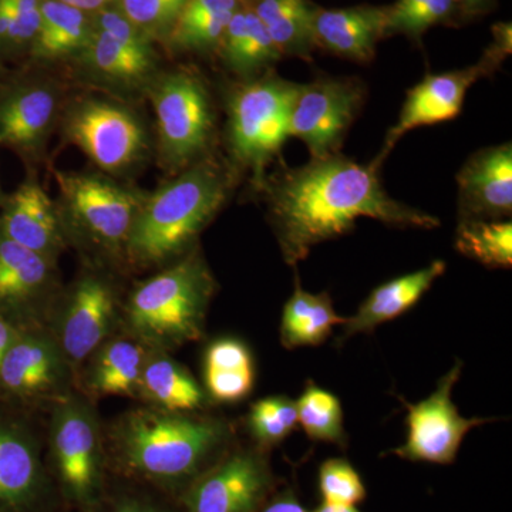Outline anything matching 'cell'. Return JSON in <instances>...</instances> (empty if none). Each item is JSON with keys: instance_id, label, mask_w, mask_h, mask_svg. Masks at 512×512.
I'll return each mask as SVG.
<instances>
[{"instance_id": "cell-42", "label": "cell", "mask_w": 512, "mask_h": 512, "mask_svg": "<svg viewBox=\"0 0 512 512\" xmlns=\"http://www.w3.org/2000/svg\"><path fill=\"white\" fill-rule=\"evenodd\" d=\"M16 338H18L16 330L6 320L0 318V363H2L3 357H5L6 352H8Z\"/></svg>"}, {"instance_id": "cell-34", "label": "cell", "mask_w": 512, "mask_h": 512, "mask_svg": "<svg viewBox=\"0 0 512 512\" xmlns=\"http://www.w3.org/2000/svg\"><path fill=\"white\" fill-rule=\"evenodd\" d=\"M451 0H396L386 8V35L404 33L419 37L431 26L453 15Z\"/></svg>"}, {"instance_id": "cell-32", "label": "cell", "mask_w": 512, "mask_h": 512, "mask_svg": "<svg viewBox=\"0 0 512 512\" xmlns=\"http://www.w3.org/2000/svg\"><path fill=\"white\" fill-rule=\"evenodd\" d=\"M456 248L460 254L488 268L510 269L512 224L510 221H461Z\"/></svg>"}, {"instance_id": "cell-17", "label": "cell", "mask_w": 512, "mask_h": 512, "mask_svg": "<svg viewBox=\"0 0 512 512\" xmlns=\"http://www.w3.org/2000/svg\"><path fill=\"white\" fill-rule=\"evenodd\" d=\"M114 299L109 285L96 278L80 282L67 306L62 325V349L72 362H82L109 335Z\"/></svg>"}, {"instance_id": "cell-20", "label": "cell", "mask_w": 512, "mask_h": 512, "mask_svg": "<svg viewBox=\"0 0 512 512\" xmlns=\"http://www.w3.org/2000/svg\"><path fill=\"white\" fill-rule=\"evenodd\" d=\"M45 478L32 441L0 427V510H28L42 495Z\"/></svg>"}, {"instance_id": "cell-10", "label": "cell", "mask_w": 512, "mask_h": 512, "mask_svg": "<svg viewBox=\"0 0 512 512\" xmlns=\"http://www.w3.org/2000/svg\"><path fill=\"white\" fill-rule=\"evenodd\" d=\"M158 138L165 163L184 167L204 153L212 136L214 114L204 83L188 73H174L154 92Z\"/></svg>"}, {"instance_id": "cell-11", "label": "cell", "mask_w": 512, "mask_h": 512, "mask_svg": "<svg viewBox=\"0 0 512 512\" xmlns=\"http://www.w3.org/2000/svg\"><path fill=\"white\" fill-rule=\"evenodd\" d=\"M275 488L262 451L238 450L221 457L181 493L185 512H258Z\"/></svg>"}, {"instance_id": "cell-19", "label": "cell", "mask_w": 512, "mask_h": 512, "mask_svg": "<svg viewBox=\"0 0 512 512\" xmlns=\"http://www.w3.org/2000/svg\"><path fill=\"white\" fill-rule=\"evenodd\" d=\"M56 114V96L43 84H26L0 99V144L20 153L42 147Z\"/></svg>"}, {"instance_id": "cell-6", "label": "cell", "mask_w": 512, "mask_h": 512, "mask_svg": "<svg viewBox=\"0 0 512 512\" xmlns=\"http://www.w3.org/2000/svg\"><path fill=\"white\" fill-rule=\"evenodd\" d=\"M53 471L67 503L92 512L103 498L99 427L89 407L70 402L57 409L52 430Z\"/></svg>"}, {"instance_id": "cell-14", "label": "cell", "mask_w": 512, "mask_h": 512, "mask_svg": "<svg viewBox=\"0 0 512 512\" xmlns=\"http://www.w3.org/2000/svg\"><path fill=\"white\" fill-rule=\"evenodd\" d=\"M461 221H503L512 212L511 144L484 148L457 175Z\"/></svg>"}, {"instance_id": "cell-21", "label": "cell", "mask_w": 512, "mask_h": 512, "mask_svg": "<svg viewBox=\"0 0 512 512\" xmlns=\"http://www.w3.org/2000/svg\"><path fill=\"white\" fill-rule=\"evenodd\" d=\"M62 379L59 350L39 336H18L0 363V382L13 393H49Z\"/></svg>"}, {"instance_id": "cell-27", "label": "cell", "mask_w": 512, "mask_h": 512, "mask_svg": "<svg viewBox=\"0 0 512 512\" xmlns=\"http://www.w3.org/2000/svg\"><path fill=\"white\" fill-rule=\"evenodd\" d=\"M86 12L60 0H42V19L33 40L37 59L57 60L82 52L92 35Z\"/></svg>"}, {"instance_id": "cell-12", "label": "cell", "mask_w": 512, "mask_h": 512, "mask_svg": "<svg viewBox=\"0 0 512 512\" xmlns=\"http://www.w3.org/2000/svg\"><path fill=\"white\" fill-rule=\"evenodd\" d=\"M66 136L106 171L130 167L146 147V133L137 117L100 100L86 101L69 114Z\"/></svg>"}, {"instance_id": "cell-43", "label": "cell", "mask_w": 512, "mask_h": 512, "mask_svg": "<svg viewBox=\"0 0 512 512\" xmlns=\"http://www.w3.org/2000/svg\"><path fill=\"white\" fill-rule=\"evenodd\" d=\"M66 5L82 10V12H99L104 6L109 5L113 0H60Z\"/></svg>"}, {"instance_id": "cell-38", "label": "cell", "mask_w": 512, "mask_h": 512, "mask_svg": "<svg viewBox=\"0 0 512 512\" xmlns=\"http://www.w3.org/2000/svg\"><path fill=\"white\" fill-rule=\"evenodd\" d=\"M12 18V45L33 42L42 19V0H8Z\"/></svg>"}, {"instance_id": "cell-25", "label": "cell", "mask_w": 512, "mask_h": 512, "mask_svg": "<svg viewBox=\"0 0 512 512\" xmlns=\"http://www.w3.org/2000/svg\"><path fill=\"white\" fill-rule=\"evenodd\" d=\"M138 392L170 413L194 412L205 403L204 390L191 373L164 356L146 360Z\"/></svg>"}, {"instance_id": "cell-45", "label": "cell", "mask_w": 512, "mask_h": 512, "mask_svg": "<svg viewBox=\"0 0 512 512\" xmlns=\"http://www.w3.org/2000/svg\"><path fill=\"white\" fill-rule=\"evenodd\" d=\"M454 3V6H458V8H463L466 10H476L480 9L481 6L484 5L487 0H451Z\"/></svg>"}, {"instance_id": "cell-5", "label": "cell", "mask_w": 512, "mask_h": 512, "mask_svg": "<svg viewBox=\"0 0 512 512\" xmlns=\"http://www.w3.org/2000/svg\"><path fill=\"white\" fill-rule=\"evenodd\" d=\"M299 84L278 76L249 82L229 100L228 136L232 156L262 183L266 165L289 137V117Z\"/></svg>"}, {"instance_id": "cell-36", "label": "cell", "mask_w": 512, "mask_h": 512, "mask_svg": "<svg viewBox=\"0 0 512 512\" xmlns=\"http://www.w3.org/2000/svg\"><path fill=\"white\" fill-rule=\"evenodd\" d=\"M187 0H120V12L147 37L170 33Z\"/></svg>"}, {"instance_id": "cell-8", "label": "cell", "mask_w": 512, "mask_h": 512, "mask_svg": "<svg viewBox=\"0 0 512 512\" xmlns=\"http://www.w3.org/2000/svg\"><path fill=\"white\" fill-rule=\"evenodd\" d=\"M511 52V28L503 26L497 33L494 46L490 47L483 59L474 66L454 72L427 74L417 86L407 93L403 109L396 126L390 128L384 141L382 153L373 161L380 167L387 154L397 141L414 128L433 126L443 121L453 120L463 109L468 89L481 77L488 76Z\"/></svg>"}, {"instance_id": "cell-18", "label": "cell", "mask_w": 512, "mask_h": 512, "mask_svg": "<svg viewBox=\"0 0 512 512\" xmlns=\"http://www.w3.org/2000/svg\"><path fill=\"white\" fill-rule=\"evenodd\" d=\"M0 231L10 241L50 258L60 244L53 202L37 181H25L10 195L0 217Z\"/></svg>"}, {"instance_id": "cell-23", "label": "cell", "mask_w": 512, "mask_h": 512, "mask_svg": "<svg viewBox=\"0 0 512 512\" xmlns=\"http://www.w3.org/2000/svg\"><path fill=\"white\" fill-rule=\"evenodd\" d=\"M205 387L212 399L235 403L254 389L255 365L251 350L241 340H214L204 357Z\"/></svg>"}, {"instance_id": "cell-15", "label": "cell", "mask_w": 512, "mask_h": 512, "mask_svg": "<svg viewBox=\"0 0 512 512\" xmlns=\"http://www.w3.org/2000/svg\"><path fill=\"white\" fill-rule=\"evenodd\" d=\"M386 35V8L316 10L313 22L315 46L353 62L367 63Z\"/></svg>"}, {"instance_id": "cell-40", "label": "cell", "mask_w": 512, "mask_h": 512, "mask_svg": "<svg viewBox=\"0 0 512 512\" xmlns=\"http://www.w3.org/2000/svg\"><path fill=\"white\" fill-rule=\"evenodd\" d=\"M258 512H309L301 504L292 490H285L282 493L269 498Z\"/></svg>"}, {"instance_id": "cell-13", "label": "cell", "mask_w": 512, "mask_h": 512, "mask_svg": "<svg viewBox=\"0 0 512 512\" xmlns=\"http://www.w3.org/2000/svg\"><path fill=\"white\" fill-rule=\"evenodd\" d=\"M67 208L94 239L109 247L127 244L140 204L130 191L97 175L59 174Z\"/></svg>"}, {"instance_id": "cell-22", "label": "cell", "mask_w": 512, "mask_h": 512, "mask_svg": "<svg viewBox=\"0 0 512 512\" xmlns=\"http://www.w3.org/2000/svg\"><path fill=\"white\" fill-rule=\"evenodd\" d=\"M345 319L333 308L328 293L305 291L296 276L295 289L282 312L279 328L282 346L292 350L322 345L332 335L333 328L343 325Z\"/></svg>"}, {"instance_id": "cell-39", "label": "cell", "mask_w": 512, "mask_h": 512, "mask_svg": "<svg viewBox=\"0 0 512 512\" xmlns=\"http://www.w3.org/2000/svg\"><path fill=\"white\" fill-rule=\"evenodd\" d=\"M92 512H173L165 505L158 503L146 495L123 494L111 498L109 503L104 504L100 500Z\"/></svg>"}, {"instance_id": "cell-4", "label": "cell", "mask_w": 512, "mask_h": 512, "mask_svg": "<svg viewBox=\"0 0 512 512\" xmlns=\"http://www.w3.org/2000/svg\"><path fill=\"white\" fill-rule=\"evenodd\" d=\"M214 288L210 269L192 255L138 286L128 303V323L161 348L200 339Z\"/></svg>"}, {"instance_id": "cell-30", "label": "cell", "mask_w": 512, "mask_h": 512, "mask_svg": "<svg viewBox=\"0 0 512 512\" xmlns=\"http://www.w3.org/2000/svg\"><path fill=\"white\" fill-rule=\"evenodd\" d=\"M49 278V258L10 241L0 231V305L35 296Z\"/></svg>"}, {"instance_id": "cell-44", "label": "cell", "mask_w": 512, "mask_h": 512, "mask_svg": "<svg viewBox=\"0 0 512 512\" xmlns=\"http://www.w3.org/2000/svg\"><path fill=\"white\" fill-rule=\"evenodd\" d=\"M313 512H362L356 505L322 503Z\"/></svg>"}, {"instance_id": "cell-26", "label": "cell", "mask_w": 512, "mask_h": 512, "mask_svg": "<svg viewBox=\"0 0 512 512\" xmlns=\"http://www.w3.org/2000/svg\"><path fill=\"white\" fill-rule=\"evenodd\" d=\"M316 10L306 0H256L258 16L281 55L311 56Z\"/></svg>"}, {"instance_id": "cell-41", "label": "cell", "mask_w": 512, "mask_h": 512, "mask_svg": "<svg viewBox=\"0 0 512 512\" xmlns=\"http://www.w3.org/2000/svg\"><path fill=\"white\" fill-rule=\"evenodd\" d=\"M12 18L8 0H0V45H12Z\"/></svg>"}, {"instance_id": "cell-7", "label": "cell", "mask_w": 512, "mask_h": 512, "mask_svg": "<svg viewBox=\"0 0 512 512\" xmlns=\"http://www.w3.org/2000/svg\"><path fill=\"white\" fill-rule=\"evenodd\" d=\"M463 362H457L441 377L436 390L417 403L402 400L407 410V437L392 454L407 461L451 464L456 460L464 437L476 427L494 419L464 417L453 402L454 386L460 380Z\"/></svg>"}, {"instance_id": "cell-16", "label": "cell", "mask_w": 512, "mask_h": 512, "mask_svg": "<svg viewBox=\"0 0 512 512\" xmlns=\"http://www.w3.org/2000/svg\"><path fill=\"white\" fill-rule=\"evenodd\" d=\"M444 272L446 264L434 261L426 268L377 286L362 302L355 315L345 319L338 342L343 343L362 333L375 332L380 325L400 318L419 303Z\"/></svg>"}, {"instance_id": "cell-33", "label": "cell", "mask_w": 512, "mask_h": 512, "mask_svg": "<svg viewBox=\"0 0 512 512\" xmlns=\"http://www.w3.org/2000/svg\"><path fill=\"white\" fill-rule=\"evenodd\" d=\"M296 402L291 397L269 396L252 403L248 427L261 448L278 446L288 439L298 426Z\"/></svg>"}, {"instance_id": "cell-29", "label": "cell", "mask_w": 512, "mask_h": 512, "mask_svg": "<svg viewBox=\"0 0 512 512\" xmlns=\"http://www.w3.org/2000/svg\"><path fill=\"white\" fill-rule=\"evenodd\" d=\"M146 360L143 346L114 340L99 350L90 373V389L100 396H131L138 392Z\"/></svg>"}, {"instance_id": "cell-3", "label": "cell", "mask_w": 512, "mask_h": 512, "mask_svg": "<svg viewBox=\"0 0 512 512\" xmlns=\"http://www.w3.org/2000/svg\"><path fill=\"white\" fill-rule=\"evenodd\" d=\"M227 191V177L217 164L194 165L140 205L128 251L148 264L180 254L220 210Z\"/></svg>"}, {"instance_id": "cell-37", "label": "cell", "mask_w": 512, "mask_h": 512, "mask_svg": "<svg viewBox=\"0 0 512 512\" xmlns=\"http://www.w3.org/2000/svg\"><path fill=\"white\" fill-rule=\"evenodd\" d=\"M237 10L200 16V18L177 20L170 32L171 42L181 49H210V47L221 43L229 20Z\"/></svg>"}, {"instance_id": "cell-24", "label": "cell", "mask_w": 512, "mask_h": 512, "mask_svg": "<svg viewBox=\"0 0 512 512\" xmlns=\"http://www.w3.org/2000/svg\"><path fill=\"white\" fill-rule=\"evenodd\" d=\"M222 57L232 72L252 76L281 59L265 26L252 10H237L221 40Z\"/></svg>"}, {"instance_id": "cell-1", "label": "cell", "mask_w": 512, "mask_h": 512, "mask_svg": "<svg viewBox=\"0 0 512 512\" xmlns=\"http://www.w3.org/2000/svg\"><path fill=\"white\" fill-rule=\"evenodd\" d=\"M375 164L362 165L340 154L312 158L266 181L269 214L286 264L308 258L313 247L348 234L359 218L402 228L433 229V215L393 200Z\"/></svg>"}, {"instance_id": "cell-28", "label": "cell", "mask_w": 512, "mask_h": 512, "mask_svg": "<svg viewBox=\"0 0 512 512\" xmlns=\"http://www.w3.org/2000/svg\"><path fill=\"white\" fill-rule=\"evenodd\" d=\"M82 52L94 72L127 86L143 82L154 70L153 49H133L94 26Z\"/></svg>"}, {"instance_id": "cell-9", "label": "cell", "mask_w": 512, "mask_h": 512, "mask_svg": "<svg viewBox=\"0 0 512 512\" xmlns=\"http://www.w3.org/2000/svg\"><path fill=\"white\" fill-rule=\"evenodd\" d=\"M363 101L365 87L357 79L322 77L299 84L289 117V137L303 141L312 158L338 154Z\"/></svg>"}, {"instance_id": "cell-2", "label": "cell", "mask_w": 512, "mask_h": 512, "mask_svg": "<svg viewBox=\"0 0 512 512\" xmlns=\"http://www.w3.org/2000/svg\"><path fill=\"white\" fill-rule=\"evenodd\" d=\"M228 439L227 424L184 413L140 410L127 414L116 436V456L126 476L185 490L214 464Z\"/></svg>"}, {"instance_id": "cell-31", "label": "cell", "mask_w": 512, "mask_h": 512, "mask_svg": "<svg viewBox=\"0 0 512 512\" xmlns=\"http://www.w3.org/2000/svg\"><path fill=\"white\" fill-rule=\"evenodd\" d=\"M295 402L298 423L301 424L309 439L346 447L348 434H346L342 404L338 396L322 389L313 380H309Z\"/></svg>"}, {"instance_id": "cell-35", "label": "cell", "mask_w": 512, "mask_h": 512, "mask_svg": "<svg viewBox=\"0 0 512 512\" xmlns=\"http://www.w3.org/2000/svg\"><path fill=\"white\" fill-rule=\"evenodd\" d=\"M318 481L322 503L357 505L366 498L362 477L345 458L320 464Z\"/></svg>"}]
</instances>
